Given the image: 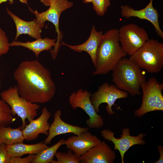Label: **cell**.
I'll use <instances>...</instances> for the list:
<instances>
[{
    "label": "cell",
    "mask_w": 163,
    "mask_h": 163,
    "mask_svg": "<svg viewBox=\"0 0 163 163\" xmlns=\"http://www.w3.org/2000/svg\"><path fill=\"white\" fill-rule=\"evenodd\" d=\"M48 146L44 142L27 144L23 142L6 145L8 153L11 157H21L26 154H37Z\"/></svg>",
    "instance_id": "d6986e66"
},
{
    "label": "cell",
    "mask_w": 163,
    "mask_h": 163,
    "mask_svg": "<svg viewBox=\"0 0 163 163\" xmlns=\"http://www.w3.org/2000/svg\"><path fill=\"white\" fill-rule=\"evenodd\" d=\"M116 154L104 141L79 157L82 163H113Z\"/></svg>",
    "instance_id": "5bb4252c"
},
{
    "label": "cell",
    "mask_w": 163,
    "mask_h": 163,
    "mask_svg": "<svg viewBox=\"0 0 163 163\" xmlns=\"http://www.w3.org/2000/svg\"><path fill=\"white\" fill-rule=\"evenodd\" d=\"M73 3L68 0H59L50 6L46 11L39 13L37 10H33L29 7L30 11L35 16L36 19L40 22L45 23L46 21L52 22L55 26L57 34L56 45L53 49L50 50L52 58L55 60L57 57L59 50L61 45L63 37L62 33L59 27V19L62 13L66 9L72 7Z\"/></svg>",
    "instance_id": "52a82bcc"
},
{
    "label": "cell",
    "mask_w": 163,
    "mask_h": 163,
    "mask_svg": "<svg viewBox=\"0 0 163 163\" xmlns=\"http://www.w3.org/2000/svg\"><path fill=\"white\" fill-rule=\"evenodd\" d=\"M46 6H49L52 5L59 0H40Z\"/></svg>",
    "instance_id": "f546056e"
},
{
    "label": "cell",
    "mask_w": 163,
    "mask_h": 163,
    "mask_svg": "<svg viewBox=\"0 0 163 163\" xmlns=\"http://www.w3.org/2000/svg\"><path fill=\"white\" fill-rule=\"evenodd\" d=\"M129 58L148 72L158 73L163 67V44L157 40L149 39Z\"/></svg>",
    "instance_id": "277c9868"
},
{
    "label": "cell",
    "mask_w": 163,
    "mask_h": 163,
    "mask_svg": "<svg viewBox=\"0 0 163 163\" xmlns=\"http://www.w3.org/2000/svg\"><path fill=\"white\" fill-rule=\"evenodd\" d=\"M20 2L25 4H27V0H18Z\"/></svg>",
    "instance_id": "1f68e13d"
},
{
    "label": "cell",
    "mask_w": 163,
    "mask_h": 163,
    "mask_svg": "<svg viewBox=\"0 0 163 163\" xmlns=\"http://www.w3.org/2000/svg\"><path fill=\"white\" fill-rule=\"evenodd\" d=\"M56 40L48 38L42 39L41 38L36 39L32 41H27L26 42L14 41L9 43L10 46H22L31 50L34 53L37 58L39 54L44 50H50L52 47L56 45Z\"/></svg>",
    "instance_id": "ffe728a7"
},
{
    "label": "cell",
    "mask_w": 163,
    "mask_h": 163,
    "mask_svg": "<svg viewBox=\"0 0 163 163\" xmlns=\"http://www.w3.org/2000/svg\"><path fill=\"white\" fill-rule=\"evenodd\" d=\"M119 40L118 30L111 29L103 34L97 48L93 75L107 74L127 55Z\"/></svg>",
    "instance_id": "7a4b0ae2"
},
{
    "label": "cell",
    "mask_w": 163,
    "mask_h": 163,
    "mask_svg": "<svg viewBox=\"0 0 163 163\" xmlns=\"http://www.w3.org/2000/svg\"><path fill=\"white\" fill-rule=\"evenodd\" d=\"M65 139H60L56 144L51 147L44 149L36 155L32 163H49L53 159L58 149L64 145Z\"/></svg>",
    "instance_id": "7402d4cb"
},
{
    "label": "cell",
    "mask_w": 163,
    "mask_h": 163,
    "mask_svg": "<svg viewBox=\"0 0 163 163\" xmlns=\"http://www.w3.org/2000/svg\"><path fill=\"white\" fill-rule=\"evenodd\" d=\"M36 154H29L25 158L21 157H11L9 163H30L35 158Z\"/></svg>",
    "instance_id": "83f0119b"
},
{
    "label": "cell",
    "mask_w": 163,
    "mask_h": 163,
    "mask_svg": "<svg viewBox=\"0 0 163 163\" xmlns=\"http://www.w3.org/2000/svg\"><path fill=\"white\" fill-rule=\"evenodd\" d=\"M91 94L90 91L80 89L71 94L69 101L73 110L81 108L88 115L89 118L87 120L86 124L89 128L99 129L103 126L104 120L94 108L90 100Z\"/></svg>",
    "instance_id": "9c48e42d"
},
{
    "label": "cell",
    "mask_w": 163,
    "mask_h": 163,
    "mask_svg": "<svg viewBox=\"0 0 163 163\" xmlns=\"http://www.w3.org/2000/svg\"><path fill=\"white\" fill-rule=\"evenodd\" d=\"M55 156L57 160L53 159L51 163H80L79 157L75 155L71 150L69 149L67 152H57Z\"/></svg>",
    "instance_id": "cb8c5ba5"
},
{
    "label": "cell",
    "mask_w": 163,
    "mask_h": 163,
    "mask_svg": "<svg viewBox=\"0 0 163 163\" xmlns=\"http://www.w3.org/2000/svg\"><path fill=\"white\" fill-rule=\"evenodd\" d=\"M158 150L160 156L159 159L154 162L155 163H163V147L161 145H158Z\"/></svg>",
    "instance_id": "f1b7e54d"
},
{
    "label": "cell",
    "mask_w": 163,
    "mask_h": 163,
    "mask_svg": "<svg viewBox=\"0 0 163 163\" xmlns=\"http://www.w3.org/2000/svg\"><path fill=\"white\" fill-rule=\"evenodd\" d=\"M24 137L21 127L13 128L11 126L0 128V141L6 145L23 142Z\"/></svg>",
    "instance_id": "44dd1931"
},
{
    "label": "cell",
    "mask_w": 163,
    "mask_h": 163,
    "mask_svg": "<svg viewBox=\"0 0 163 163\" xmlns=\"http://www.w3.org/2000/svg\"><path fill=\"white\" fill-rule=\"evenodd\" d=\"M128 96L126 92L119 89L113 84L105 82L99 87L97 91L91 94L90 100L97 113L99 112L100 104L106 103L107 104L106 107L107 112L110 115H113L115 112L113 110L112 106L116 100Z\"/></svg>",
    "instance_id": "30bf717a"
},
{
    "label": "cell",
    "mask_w": 163,
    "mask_h": 163,
    "mask_svg": "<svg viewBox=\"0 0 163 163\" xmlns=\"http://www.w3.org/2000/svg\"><path fill=\"white\" fill-rule=\"evenodd\" d=\"M153 0H150L145 8L139 10H135L127 5H122L120 6L121 15L127 19L134 17L149 21L154 26L157 35L163 38V32L159 25V14L153 6Z\"/></svg>",
    "instance_id": "7c38bea8"
},
{
    "label": "cell",
    "mask_w": 163,
    "mask_h": 163,
    "mask_svg": "<svg viewBox=\"0 0 163 163\" xmlns=\"http://www.w3.org/2000/svg\"><path fill=\"white\" fill-rule=\"evenodd\" d=\"M20 96L32 103L44 104L54 97L56 87L49 70L38 60L21 62L15 70Z\"/></svg>",
    "instance_id": "6da1fadb"
},
{
    "label": "cell",
    "mask_w": 163,
    "mask_h": 163,
    "mask_svg": "<svg viewBox=\"0 0 163 163\" xmlns=\"http://www.w3.org/2000/svg\"><path fill=\"white\" fill-rule=\"evenodd\" d=\"M11 157L8 153L5 144L1 143L0 145V163H9Z\"/></svg>",
    "instance_id": "4316f807"
},
{
    "label": "cell",
    "mask_w": 163,
    "mask_h": 163,
    "mask_svg": "<svg viewBox=\"0 0 163 163\" xmlns=\"http://www.w3.org/2000/svg\"><path fill=\"white\" fill-rule=\"evenodd\" d=\"M101 136L106 140L112 142L114 145L115 150L119 151L121 156V163H124V157L125 153L132 146L135 145H144L146 143L144 133H140L137 136L130 135L129 128H125L122 130V134L119 138H116L114 133L109 129L101 131Z\"/></svg>",
    "instance_id": "8fae6325"
},
{
    "label": "cell",
    "mask_w": 163,
    "mask_h": 163,
    "mask_svg": "<svg viewBox=\"0 0 163 163\" xmlns=\"http://www.w3.org/2000/svg\"><path fill=\"white\" fill-rule=\"evenodd\" d=\"M0 96L10 107L12 115L14 116L17 114L21 119L22 130L27 125L26 119L30 122L37 116L40 105L21 98L19 94L16 85L11 87L2 91L0 93Z\"/></svg>",
    "instance_id": "5b68a950"
},
{
    "label": "cell",
    "mask_w": 163,
    "mask_h": 163,
    "mask_svg": "<svg viewBox=\"0 0 163 163\" xmlns=\"http://www.w3.org/2000/svg\"><path fill=\"white\" fill-rule=\"evenodd\" d=\"M1 141H0V144H1Z\"/></svg>",
    "instance_id": "836d02e7"
},
{
    "label": "cell",
    "mask_w": 163,
    "mask_h": 163,
    "mask_svg": "<svg viewBox=\"0 0 163 163\" xmlns=\"http://www.w3.org/2000/svg\"><path fill=\"white\" fill-rule=\"evenodd\" d=\"M10 46L6 34L0 27V57L8 52Z\"/></svg>",
    "instance_id": "484cf974"
},
{
    "label": "cell",
    "mask_w": 163,
    "mask_h": 163,
    "mask_svg": "<svg viewBox=\"0 0 163 163\" xmlns=\"http://www.w3.org/2000/svg\"><path fill=\"white\" fill-rule=\"evenodd\" d=\"M101 141L95 135L88 131L79 135H74L65 140L64 145L75 155L79 157Z\"/></svg>",
    "instance_id": "4fadbf2b"
},
{
    "label": "cell",
    "mask_w": 163,
    "mask_h": 163,
    "mask_svg": "<svg viewBox=\"0 0 163 163\" xmlns=\"http://www.w3.org/2000/svg\"><path fill=\"white\" fill-rule=\"evenodd\" d=\"M9 105L0 97V128L7 126L15 121Z\"/></svg>",
    "instance_id": "603a6c76"
},
{
    "label": "cell",
    "mask_w": 163,
    "mask_h": 163,
    "mask_svg": "<svg viewBox=\"0 0 163 163\" xmlns=\"http://www.w3.org/2000/svg\"><path fill=\"white\" fill-rule=\"evenodd\" d=\"M61 116L62 112L60 110H57L54 113L53 121L50 125L48 136L44 141L46 144H50L55 137L59 135L72 133L78 135L82 132L88 131V127L73 125L64 122L61 119Z\"/></svg>",
    "instance_id": "2e32d148"
},
{
    "label": "cell",
    "mask_w": 163,
    "mask_h": 163,
    "mask_svg": "<svg viewBox=\"0 0 163 163\" xmlns=\"http://www.w3.org/2000/svg\"><path fill=\"white\" fill-rule=\"evenodd\" d=\"M84 3H87L90 2H91L92 0H83Z\"/></svg>",
    "instance_id": "d6a6232c"
},
{
    "label": "cell",
    "mask_w": 163,
    "mask_h": 163,
    "mask_svg": "<svg viewBox=\"0 0 163 163\" xmlns=\"http://www.w3.org/2000/svg\"><path fill=\"white\" fill-rule=\"evenodd\" d=\"M94 10L100 16H103L110 6V0H92Z\"/></svg>",
    "instance_id": "d4e9b609"
},
{
    "label": "cell",
    "mask_w": 163,
    "mask_h": 163,
    "mask_svg": "<svg viewBox=\"0 0 163 163\" xmlns=\"http://www.w3.org/2000/svg\"><path fill=\"white\" fill-rule=\"evenodd\" d=\"M118 36L123 50L130 56L149 39L143 28L133 23L121 27L118 30Z\"/></svg>",
    "instance_id": "ba28073f"
},
{
    "label": "cell",
    "mask_w": 163,
    "mask_h": 163,
    "mask_svg": "<svg viewBox=\"0 0 163 163\" xmlns=\"http://www.w3.org/2000/svg\"><path fill=\"white\" fill-rule=\"evenodd\" d=\"M8 1H9L10 4H12L14 3V0H0V5L2 3L6 2Z\"/></svg>",
    "instance_id": "4dcf8cb0"
},
{
    "label": "cell",
    "mask_w": 163,
    "mask_h": 163,
    "mask_svg": "<svg viewBox=\"0 0 163 163\" xmlns=\"http://www.w3.org/2000/svg\"><path fill=\"white\" fill-rule=\"evenodd\" d=\"M141 88L142 91V104L135 111L134 116L140 117L150 112L163 110V83L152 77L142 84Z\"/></svg>",
    "instance_id": "8992f818"
},
{
    "label": "cell",
    "mask_w": 163,
    "mask_h": 163,
    "mask_svg": "<svg viewBox=\"0 0 163 163\" xmlns=\"http://www.w3.org/2000/svg\"><path fill=\"white\" fill-rule=\"evenodd\" d=\"M51 115V113L47 107H43L41 115L26 125L22 130L24 140L27 141L34 140L38 138L40 134L48 136L50 125L48 121Z\"/></svg>",
    "instance_id": "9a60e30c"
},
{
    "label": "cell",
    "mask_w": 163,
    "mask_h": 163,
    "mask_svg": "<svg viewBox=\"0 0 163 163\" xmlns=\"http://www.w3.org/2000/svg\"><path fill=\"white\" fill-rule=\"evenodd\" d=\"M103 34L102 31H97L95 26H93L89 38L83 43L79 45H72L62 41L61 45L65 46L71 50L78 53H82L83 51L86 52L90 56L94 66L97 48Z\"/></svg>",
    "instance_id": "ac0fdd59"
},
{
    "label": "cell",
    "mask_w": 163,
    "mask_h": 163,
    "mask_svg": "<svg viewBox=\"0 0 163 163\" xmlns=\"http://www.w3.org/2000/svg\"><path fill=\"white\" fill-rule=\"evenodd\" d=\"M112 72V81L117 88L132 96L141 94V85L146 81L145 73L133 61L123 57Z\"/></svg>",
    "instance_id": "3957f363"
},
{
    "label": "cell",
    "mask_w": 163,
    "mask_h": 163,
    "mask_svg": "<svg viewBox=\"0 0 163 163\" xmlns=\"http://www.w3.org/2000/svg\"><path fill=\"white\" fill-rule=\"evenodd\" d=\"M7 13L14 21L16 28L15 40H16L19 36L23 34H27L33 38L37 39L41 38V34L44 23L37 19L31 21L23 20L11 11L6 7Z\"/></svg>",
    "instance_id": "e0dca14e"
}]
</instances>
